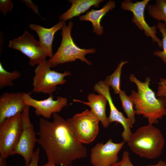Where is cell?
Masks as SVG:
<instances>
[{"mask_svg": "<svg viewBox=\"0 0 166 166\" xmlns=\"http://www.w3.org/2000/svg\"><path fill=\"white\" fill-rule=\"evenodd\" d=\"M52 116V121L40 118L37 142L48 160L56 165L70 166L74 160L86 156L87 148L75 137L68 119L65 120L57 113Z\"/></svg>", "mask_w": 166, "mask_h": 166, "instance_id": "cell-1", "label": "cell"}, {"mask_svg": "<svg viewBox=\"0 0 166 166\" xmlns=\"http://www.w3.org/2000/svg\"><path fill=\"white\" fill-rule=\"evenodd\" d=\"M129 79L136 84L137 89V92L132 90L128 96L134 104L136 114L147 118L148 124L157 123L159 119L166 116V99L162 97H156L149 87V77H146L145 81L143 82L131 74Z\"/></svg>", "mask_w": 166, "mask_h": 166, "instance_id": "cell-2", "label": "cell"}, {"mask_svg": "<svg viewBox=\"0 0 166 166\" xmlns=\"http://www.w3.org/2000/svg\"><path fill=\"white\" fill-rule=\"evenodd\" d=\"M132 151L140 157L153 159L161 154L165 139L161 131L148 124L138 128L132 133L126 142Z\"/></svg>", "mask_w": 166, "mask_h": 166, "instance_id": "cell-3", "label": "cell"}, {"mask_svg": "<svg viewBox=\"0 0 166 166\" xmlns=\"http://www.w3.org/2000/svg\"><path fill=\"white\" fill-rule=\"evenodd\" d=\"M73 23L70 21L67 26L66 23L62 28L61 43L58 49L52 57L48 61L51 68L55 67L60 64L72 62L79 59L89 65L92 62L86 59L85 55L93 54L96 52L95 49H81L74 42L71 36V30Z\"/></svg>", "mask_w": 166, "mask_h": 166, "instance_id": "cell-4", "label": "cell"}, {"mask_svg": "<svg viewBox=\"0 0 166 166\" xmlns=\"http://www.w3.org/2000/svg\"><path fill=\"white\" fill-rule=\"evenodd\" d=\"M48 61H43L36 67L33 78V91L35 93L52 94L59 85H63L66 82L64 78L71 73L68 71L63 73L51 69Z\"/></svg>", "mask_w": 166, "mask_h": 166, "instance_id": "cell-5", "label": "cell"}, {"mask_svg": "<svg viewBox=\"0 0 166 166\" xmlns=\"http://www.w3.org/2000/svg\"><path fill=\"white\" fill-rule=\"evenodd\" d=\"M22 129L21 113L6 119L0 124V158L6 159L13 155Z\"/></svg>", "mask_w": 166, "mask_h": 166, "instance_id": "cell-6", "label": "cell"}, {"mask_svg": "<svg viewBox=\"0 0 166 166\" xmlns=\"http://www.w3.org/2000/svg\"><path fill=\"white\" fill-rule=\"evenodd\" d=\"M68 120L74 136L81 143L89 144L95 140L99 132V121L90 110L86 109Z\"/></svg>", "mask_w": 166, "mask_h": 166, "instance_id": "cell-7", "label": "cell"}, {"mask_svg": "<svg viewBox=\"0 0 166 166\" xmlns=\"http://www.w3.org/2000/svg\"><path fill=\"white\" fill-rule=\"evenodd\" d=\"M30 107L27 106L21 113L22 129L18 144L13 154L22 156L25 166L30 163L34 153L35 144L37 142L34 126L30 117Z\"/></svg>", "mask_w": 166, "mask_h": 166, "instance_id": "cell-8", "label": "cell"}, {"mask_svg": "<svg viewBox=\"0 0 166 166\" xmlns=\"http://www.w3.org/2000/svg\"><path fill=\"white\" fill-rule=\"evenodd\" d=\"M9 46L27 56L30 59V65L32 66L38 65L48 57L39 41L26 30L21 36L10 41Z\"/></svg>", "mask_w": 166, "mask_h": 166, "instance_id": "cell-9", "label": "cell"}, {"mask_svg": "<svg viewBox=\"0 0 166 166\" xmlns=\"http://www.w3.org/2000/svg\"><path fill=\"white\" fill-rule=\"evenodd\" d=\"M150 0L136 1L124 0L121 2V7L124 10H128L133 14L132 22L140 30L144 32L145 35L152 38L154 43L156 42L159 47H162V42L156 35L157 27L155 25L149 26L145 20L144 12Z\"/></svg>", "mask_w": 166, "mask_h": 166, "instance_id": "cell-10", "label": "cell"}, {"mask_svg": "<svg viewBox=\"0 0 166 166\" xmlns=\"http://www.w3.org/2000/svg\"><path fill=\"white\" fill-rule=\"evenodd\" d=\"M125 143H114L110 139L105 144L97 143L91 149V163L93 166H111L116 163L119 159L118 153Z\"/></svg>", "mask_w": 166, "mask_h": 166, "instance_id": "cell-11", "label": "cell"}, {"mask_svg": "<svg viewBox=\"0 0 166 166\" xmlns=\"http://www.w3.org/2000/svg\"><path fill=\"white\" fill-rule=\"evenodd\" d=\"M23 99L27 106L35 109V113L37 116L46 119L51 118L54 113L60 112L68 103L65 97L58 96L56 100H54L52 94L46 99L38 100L33 98L29 93L23 92Z\"/></svg>", "mask_w": 166, "mask_h": 166, "instance_id": "cell-12", "label": "cell"}, {"mask_svg": "<svg viewBox=\"0 0 166 166\" xmlns=\"http://www.w3.org/2000/svg\"><path fill=\"white\" fill-rule=\"evenodd\" d=\"M109 87L104 81H101L95 84L93 89L94 91L103 95L107 99L110 108L108 117L109 122L111 123L117 122L121 124L124 129L121 136L123 141L127 142L132 134L131 128L133 125L131 121L125 117L115 106L110 94Z\"/></svg>", "mask_w": 166, "mask_h": 166, "instance_id": "cell-13", "label": "cell"}, {"mask_svg": "<svg viewBox=\"0 0 166 166\" xmlns=\"http://www.w3.org/2000/svg\"><path fill=\"white\" fill-rule=\"evenodd\" d=\"M27 106L23 93H3L0 97V124L7 118L21 113Z\"/></svg>", "mask_w": 166, "mask_h": 166, "instance_id": "cell-14", "label": "cell"}, {"mask_svg": "<svg viewBox=\"0 0 166 166\" xmlns=\"http://www.w3.org/2000/svg\"><path fill=\"white\" fill-rule=\"evenodd\" d=\"M65 22L59 21L57 23L49 28L34 24H30V29L37 33L39 38V42L43 49L47 53L48 57L51 58L53 56L52 45L55 33L59 30L62 29Z\"/></svg>", "mask_w": 166, "mask_h": 166, "instance_id": "cell-15", "label": "cell"}, {"mask_svg": "<svg viewBox=\"0 0 166 166\" xmlns=\"http://www.w3.org/2000/svg\"><path fill=\"white\" fill-rule=\"evenodd\" d=\"M88 101H84L73 99L74 101L78 102L88 106L91 111L98 120L100 121L104 128H107L109 125L108 117L106 114V107L107 102L106 98L103 95L90 93L87 97Z\"/></svg>", "mask_w": 166, "mask_h": 166, "instance_id": "cell-16", "label": "cell"}, {"mask_svg": "<svg viewBox=\"0 0 166 166\" xmlns=\"http://www.w3.org/2000/svg\"><path fill=\"white\" fill-rule=\"evenodd\" d=\"M115 7V2L109 0L99 10L92 9L83 15L79 17L81 21H88L92 24L93 32L97 36H101L103 33V27L101 24L103 17L110 10Z\"/></svg>", "mask_w": 166, "mask_h": 166, "instance_id": "cell-17", "label": "cell"}, {"mask_svg": "<svg viewBox=\"0 0 166 166\" xmlns=\"http://www.w3.org/2000/svg\"><path fill=\"white\" fill-rule=\"evenodd\" d=\"M71 3L70 8L60 16V21L65 22L75 17L79 16L88 10L91 7L94 6L98 8L103 0H70Z\"/></svg>", "mask_w": 166, "mask_h": 166, "instance_id": "cell-18", "label": "cell"}, {"mask_svg": "<svg viewBox=\"0 0 166 166\" xmlns=\"http://www.w3.org/2000/svg\"><path fill=\"white\" fill-rule=\"evenodd\" d=\"M146 9L152 18L164 22L166 27V0H156L154 4H148Z\"/></svg>", "mask_w": 166, "mask_h": 166, "instance_id": "cell-19", "label": "cell"}, {"mask_svg": "<svg viewBox=\"0 0 166 166\" xmlns=\"http://www.w3.org/2000/svg\"><path fill=\"white\" fill-rule=\"evenodd\" d=\"M128 62L127 61H121L114 72L107 77L104 81L106 84L111 87L115 94H119L121 91L120 89L121 69L124 65Z\"/></svg>", "mask_w": 166, "mask_h": 166, "instance_id": "cell-20", "label": "cell"}, {"mask_svg": "<svg viewBox=\"0 0 166 166\" xmlns=\"http://www.w3.org/2000/svg\"><path fill=\"white\" fill-rule=\"evenodd\" d=\"M20 76L21 73L18 71L14 70L11 72L7 71L0 62V89L7 86L13 87V81L19 78Z\"/></svg>", "mask_w": 166, "mask_h": 166, "instance_id": "cell-21", "label": "cell"}, {"mask_svg": "<svg viewBox=\"0 0 166 166\" xmlns=\"http://www.w3.org/2000/svg\"><path fill=\"white\" fill-rule=\"evenodd\" d=\"M119 94L122 108L127 115V118L133 125L135 122V116L136 114L133 108L134 104L124 91H121Z\"/></svg>", "mask_w": 166, "mask_h": 166, "instance_id": "cell-22", "label": "cell"}, {"mask_svg": "<svg viewBox=\"0 0 166 166\" xmlns=\"http://www.w3.org/2000/svg\"><path fill=\"white\" fill-rule=\"evenodd\" d=\"M156 26L162 34L163 50H156L153 54L160 58L166 64V27L164 23L160 22H158Z\"/></svg>", "mask_w": 166, "mask_h": 166, "instance_id": "cell-23", "label": "cell"}, {"mask_svg": "<svg viewBox=\"0 0 166 166\" xmlns=\"http://www.w3.org/2000/svg\"><path fill=\"white\" fill-rule=\"evenodd\" d=\"M14 6L13 3L10 0H0V10L4 15L12 11Z\"/></svg>", "mask_w": 166, "mask_h": 166, "instance_id": "cell-24", "label": "cell"}, {"mask_svg": "<svg viewBox=\"0 0 166 166\" xmlns=\"http://www.w3.org/2000/svg\"><path fill=\"white\" fill-rule=\"evenodd\" d=\"M160 80L157 95L158 96L162 97L166 99V78H161Z\"/></svg>", "mask_w": 166, "mask_h": 166, "instance_id": "cell-25", "label": "cell"}, {"mask_svg": "<svg viewBox=\"0 0 166 166\" xmlns=\"http://www.w3.org/2000/svg\"><path fill=\"white\" fill-rule=\"evenodd\" d=\"M119 166H134L130 160L129 153L128 151H124Z\"/></svg>", "mask_w": 166, "mask_h": 166, "instance_id": "cell-26", "label": "cell"}, {"mask_svg": "<svg viewBox=\"0 0 166 166\" xmlns=\"http://www.w3.org/2000/svg\"><path fill=\"white\" fill-rule=\"evenodd\" d=\"M39 154L40 148H38L34 152L31 160L27 166H38Z\"/></svg>", "mask_w": 166, "mask_h": 166, "instance_id": "cell-27", "label": "cell"}, {"mask_svg": "<svg viewBox=\"0 0 166 166\" xmlns=\"http://www.w3.org/2000/svg\"><path fill=\"white\" fill-rule=\"evenodd\" d=\"M21 1L24 3L28 7L31 9L35 13L40 16L38 13V6L34 4L31 0H21Z\"/></svg>", "mask_w": 166, "mask_h": 166, "instance_id": "cell-28", "label": "cell"}, {"mask_svg": "<svg viewBox=\"0 0 166 166\" xmlns=\"http://www.w3.org/2000/svg\"><path fill=\"white\" fill-rule=\"evenodd\" d=\"M145 166H166V163L164 161L161 160L157 163L153 164H148Z\"/></svg>", "mask_w": 166, "mask_h": 166, "instance_id": "cell-29", "label": "cell"}, {"mask_svg": "<svg viewBox=\"0 0 166 166\" xmlns=\"http://www.w3.org/2000/svg\"><path fill=\"white\" fill-rule=\"evenodd\" d=\"M43 166H56V165L52 161L48 160L47 162Z\"/></svg>", "mask_w": 166, "mask_h": 166, "instance_id": "cell-30", "label": "cell"}, {"mask_svg": "<svg viewBox=\"0 0 166 166\" xmlns=\"http://www.w3.org/2000/svg\"><path fill=\"white\" fill-rule=\"evenodd\" d=\"M121 163V161L119 162H118L112 165L111 166H119Z\"/></svg>", "mask_w": 166, "mask_h": 166, "instance_id": "cell-31", "label": "cell"}]
</instances>
